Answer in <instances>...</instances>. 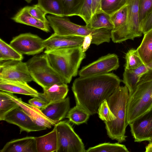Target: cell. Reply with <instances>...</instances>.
Segmentation results:
<instances>
[{
  "label": "cell",
  "mask_w": 152,
  "mask_h": 152,
  "mask_svg": "<svg viewBox=\"0 0 152 152\" xmlns=\"http://www.w3.org/2000/svg\"><path fill=\"white\" fill-rule=\"evenodd\" d=\"M121 81L118 76L111 73L76 78L72 87L76 105L90 115L96 114L100 104L107 100Z\"/></svg>",
  "instance_id": "1"
},
{
  "label": "cell",
  "mask_w": 152,
  "mask_h": 152,
  "mask_svg": "<svg viewBox=\"0 0 152 152\" xmlns=\"http://www.w3.org/2000/svg\"><path fill=\"white\" fill-rule=\"evenodd\" d=\"M44 53L51 66L66 84L77 76L81 62L86 56L81 45L46 49Z\"/></svg>",
  "instance_id": "2"
},
{
  "label": "cell",
  "mask_w": 152,
  "mask_h": 152,
  "mask_svg": "<svg viewBox=\"0 0 152 152\" xmlns=\"http://www.w3.org/2000/svg\"><path fill=\"white\" fill-rule=\"evenodd\" d=\"M129 97L127 87L120 86L107 100L109 107L115 119L110 122L104 121L107 134L112 140L121 143L126 140V108Z\"/></svg>",
  "instance_id": "3"
},
{
  "label": "cell",
  "mask_w": 152,
  "mask_h": 152,
  "mask_svg": "<svg viewBox=\"0 0 152 152\" xmlns=\"http://www.w3.org/2000/svg\"><path fill=\"white\" fill-rule=\"evenodd\" d=\"M49 25L54 33L60 36H77L84 37L92 36V44L97 45L109 42L111 39V30L106 28L93 29L86 25L81 26L71 21L66 16L54 15L46 16Z\"/></svg>",
  "instance_id": "4"
},
{
  "label": "cell",
  "mask_w": 152,
  "mask_h": 152,
  "mask_svg": "<svg viewBox=\"0 0 152 152\" xmlns=\"http://www.w3.org/2000/svg\"><path fill=\"white\" fill-rule=\"evenodd\" d=\"M33 80L45 89L55 84L65 83L50 65L45 54L33 56L26 62Z\"/></svg>",
  "instance_id": "5"
},
{
  "label": "cell",
  "mask_w": 152,
  "mask_h": 152,
  "mask_svg": "<svg viewBox=\"0 0 152 152\" xmlns=\"http://www.w3.org/2000/svg\"><path fill=\"white\" fill-rule=\"evenodd\" d=\"M152 105V81L137 86L127 103V125L150 110Z\"/></svg>",
  "instance_id": "6"
},
{
  "label": "cell",
  "mask_w": 152,
  "mask_h": 152,
  "mask_svg": "<svg viewBox=\"0 0 152 152\" xmlns=\"http://www.w3.org/2000/svg\"><path fill=\"white\" fill-rule=\"evenodd\" d=\"M129 12L126 23L115 31H111V39L120 43L142 36L139 15V0H128Z\"/></svg>",
  "instance_id": "7"
},
{
  "label": "cell",
  "mask_w": 152,
  "mask_h": 152,
  "mask_svg": "<svg viewBox=\"0 0 152 152\" xmlns=\"http://www.w3.org/2000/svg\"><path fill=\"white\" fill-rule=\"evenodd\" d=\"M54 126L57 136L56 152H86L82 140L74 131L69 122L61 121Z\"/></svg>",
  "instance_id": "8"
},
{
  "label": "cell",
  "mask_w": 152,
  "mask_h": 152,
  "mask_svg": "<svg viewBox=\"0 0 152 152\" xmlns=\"http://www.w3.org/2000/svg\"><path fill=\"white\" fill-rule=\"evenodd\" d=\"M0 79L27 83L33 81L26 62L18 60L0 61Z\"/></svg>",
  "instance_id": "9"
},
{
  "label": "cell",
  "mask_w": 152,
  "mask_h": 152,
  "mask_svg": "<svg viewBox=\"0 0 152 152\" xmlns=\"http://www.w3.org/2000/svg\"><path fill=\"white\" fill-rule=\"evenodd\" d=\"M44 40L37 35L25 33L13 37L10 45L22 55H34L42 52L45 49Z\"/></svg>",
  "instance_id": "10"
},
{
  "label": "cell",
  "mask_w": 152,
  "mask_h": 152,
  "mask_svg": "<svg viewBox=\"0 0 152 152\" xmlns=\"http://www.w3.org/2000/svg\"><path fill=\"white\" fill-rule=\"evenodd\" d=\"M119 66V59L115 54H108L83 67L79 71L80 77H87L109 73Z\"/></svg>",
  "instance_id": "11"
},
{
  "label": "cell",
  "mask_w": 152,
  "mask_h": 152,
  "mask_svg": "<svg viewBox=\"0 0 152 152\" xmlns=\"http://www.w3.org/2000/svg\"><path fill=\"white\" fill-rule=\"evenodd\" d=\"M134 141H150L152 139V109L149 110L129 124Z\"/></svg>",
  "instance_id": "12"
},
{
  "label": "cell",
  "mask_w": 152,
  "mask_h": 152,
  "mask_svg": "<svg viewBox=\"0 0 152 152\" xmlns=\"http://www.w3.org/2000/svg\"><path fill=\"white\" fill-rule=\"evenodd\" d=\"M4 121L18 126L20 128V133L23 132L28 133L38 131L47 128L38 125L19 106L8 113L5 116Z\"/></svg>",
  "instance_id": "13"
},
{
  "label": "cell",
  "mask_w": 152,
  "mask_h": 152,
  "mask_svg": "<svg viewBox=\"0 0 152 152\" xmlns=\"http://www.w3.org/2000/svg\"><path fill=\"white\" fill-rule=\"evenodd\" d=\"M4 93L15 102L38 125L50 129L57 123L46 116L41 110L23 102L12 93L3 91Z\"/></svg>",
  "instance_id": "14"
},
{
  "label": "cell",
  "mask_w": 152,
  "mask_h": 152,
  "mask_svg": "<svg viewBox=\"0 0 152 152\" xmlns=\"http://www.w3.org/2000/svg\"><path fill=\"white\" fill-rule=\"evenodd\" d=\"M84 37L77 36H60L54 33L44 39L43 44L46 50L81 45Z\"/></svg>",
  "instance_id": "15"
},
{
  "label": "cell",
  "mask_w": 152,
  "mask_h": 152,
  "mask_svg": "<svg viewBox=\"0 0 152 152\" xmlns=\"http://www.w3.org/2000/svg\"><path fill=\"white\" fill-rule=\"evenodd\" d=\"M70 105L68 97L61 101L48 104L40 110L46 116L57 124L66 118Z\"/></svg>",
  "instance_id": "16"
},
{
  "label": "cell",
  "mask_w": 152,
  "mask_h": 152,
  "mask_svg": "<svg viewBox=\"0 0 152 152\" xmlns=\"http://www.w3.org/2000/svg\"><path fill=\"white\" fill-rule=\"evenodd\" d=\"M0 152H37L35 137L12 140L4 145Z\"/></svg>",
  "instance_id": "17"
},
{
  "label": "cell",
  "mask_w": 152,
  "mask_h": 152,
  "mask_svg": "<svg viewBox=\"0 0 152 152\" xmlns=\"http://www.w3.org/2000/svg\"><path fill=\"white\" fill-rule=\"evenodd\" d=\"M0 90L11 93L37 97L39 93L27 83L0 79Z\"/></svg>",
  "instance_id": "18"
},
{
  "label": "cell",
  "mask_w": 152,
  "mask_h": 152,
  "mask_svg": "<svg viewBox=\"0 0 152 152\" xmlns=\"http://www.w3.org/2000/svg\"><path fill=\"white\" fill-rule=\"evenodd\" d=\"M43 93H39L37 97L43 100L48 104L64 99L69 89L66 84H55L45 89Z\"/></svg>",
  "instance_id": "19"
},
{
  "label": "cell",
  "mask_w": 152,
  "mask_h": 152,
  "mask_svg": "<svg viewBox=\"0 0 152 152\" xmlns=\"http://www.w3.org/2000/svg\"><path fill=\"white\" fill-rule=\"evenodd\" d=\"M11 19L16 23L33 26L46 32L50 31L49 23L42 22L30 15L25 7L20 9Z\"/></svg>",
  "instance_id": "20"
},
{
  "label": "cell",
  "mask_w": 152,
  "mask_h": 152,
  "mask_svg": "<svg viewBox=\"0 0 152 152\" xmlns=\"http://www.w3.org/2000/svg\"><path fill=\"white\" fill-rule=\"evenodd\" d=\"M148 70V66L144 64L136 69H124L122 81L127 87L129 96L134 90L141 76Z\"/></svg>",
  "instance_id": "21"
},
{
  "label": "cell",
  "mask_w": 152,
  "mask_h": 152,
  "mask_svg": "<svg viewBox=\"0 0 152 152\" xmlns=\"http://www.w3.org/2000/svg\"><path fill=\"white\" fill-rule=\"evenodd\" d=\"M37 152H56L57 140L55 127L49 133L35 137Z\"/></svg>",
  "instance_id": "22"
},
{
  "label": "cell",
  "mask_w": 152,
  "mask_h": 152,
  "mask_svg": "<svg viewBox=\"0 0 152 152\" xmlns=\"http://www.w3.org/2000/svg\"><path fill=\"white\" fill-rule=\"evenodd\" d=\"M137 50L145 65H147L152 61V29L144 34Z\"/></svg>",
  "instance_id": "23"
},
{
  "label": "cell",
  "mask_w": 152,
  "mask_h": 152,
  "mask_svg": "<svg viewBox=\"0 0 152 152\" xmlns=\"http://www.w3.org/2000/svg\"><path fill=\"white\" fill-rule=\"evenodd\" d=\"M86 25L93 29L106 28L112 30L114 28L110 16L102 11L93 15L89 23Z\"/></svg>",
  "instance_id": "24"
},
{
  "label": "cell",
  "mask_w": 152,
  "mask_h": 152,
  "mask_svg": "<svg viewBox=\"0 0 152 152\" xmlns=\"http://www.w3.org/2000/svg\"><path fill=\"white\" fill-rule=\"evenodd\" d=\"M90 115L86 110L76 105L69 109L66 118L69 119V122L79 125L86 123Z\"/></svg>",
  "instance_id": "25"
},
{
  "label": "cell",
  "mask_w": 152,
  "mask_h": 152,
  "mask_svg": "<svg viewBox=\"0 0 152 152\" xmlns=\"http://www.w3.org/2000/svg\"><path fill=\"white\" fill-rule=\"evenodd\" d=\"M23 58V55L0 39V61L9 60L22 61Z\"/></svg>",
  "instance_id": "26"
},
{
  "label": "cell",
  "mask_w": 152,
  "mask_h": 152,
  "mask_svg": "<svg viewBox=\"0 0 152 152\" xmlns=\"http://www.w3.org/2000/svg\"><path fill=\"white\" fill-rule=\"evenodd\" d=\"M64 16H78L84 0H60Z\"/></svg>",
  "instance_id": "27"
},
{
  "label": "cell",
  "mask_w": 152,
  "mask_h": 152,
  "mask_svg": "<svg viewBox=\"0 0 152 152\" xmlns=\"http://www.w3.org/2000/svg\"><path fill=\"white\" fill-rule=\"evenodd\" d=\"M129 152L126 146L119 143H104L88 148L86 152Z\"/></svg>",
  "instance_id": "28"
},
{
  "label": "cell",
  "mask_w": 152,
  "mask_h": 152,
  "mask_svg": "<svg viewBox=\"0 0 152 152\" xmlns=\"http://www.w3.org/2000/svg\"><path fill=\"white\" fill-rule=\"evenodd\" d=\"M38 4L47 14L64 16L60 0H38Z\"/></svg>",
  "instance_id": "29"
},
{
  "label": "cell",
  "mask_w": 152,
  "mask_h": 152,
  "mask_svg": "<svg viewBox=\"0 0 152 152\" xmlns=\"http://www.w3.org/2000/svg\"><path fill=\"white\" fill-rule=\"evenodd\" d=\"M19 106L14 101L5 94L3 91L0 92V120L4 121L6 115Z\"/></svg>",
  "instance_id": "30"
},
{
  "label": "cell",
  "mask_w": 152,
  "mask_h": 152,
  "mask_svg": "<svg viewBox=\"0 0 152 152\" xmlns=\"http://www.w3.org/2000/svg\"><path fill=\"white\" fill-rule=\"evenodd\" d=\"M128 12L129 6L127 3L125 6L110 16L114 26V28L112 31L118 29L126 23L128 18Z\"/></svg>",
  "instance_id": "31"
},
{
  "label": "cell",
  "mask_w": 152,
  "mask_h": 152,
  "mask_svg": "<svg viewBox=\"0 0 152 152\" xmlns=\"http://www.w3.org/2000/svg\"><path fill=\"white\" fill-rule=\"evenodd\" d=\"M128 0H101L102 11L109 15H111L127 3Z\"/></svg>",
  "instance_id": "32"
},
{
  "label": "cell",
  "mask_w": 152,
  "mask_h": 152,
  "mask_svg": "<svg viewBox=\"0 0 152 152\" xmlns=\"http://www.w3.org/2000/svg\"><path fill=\"white\" fill-rule=\"evenodd\" d=\"M125 58L124 69H136L144 64L137 49L132 48L129 50L126 54Z\"/></svg>",
  "instance_id": "33"
},
{
  "label": "cell",
  "mask_w": 152,
  "mask_h": 152,
  "mask_svg": "<svg viewBox=\"0 0 152 152\" xmlns=\"http://www.w3.org/2000/svg\"><path fill=\"white\" fill-rule=\"evenodd\" d=\"M97 113L99 117L104 121L110 122L115 119V117L108 105L107 100H104L100 104Z\"/></svg>",
  "instance_id": "34"
},
{
  "label": "cell",
  "mask_w": 152,
  "mask_h": 152,
  "mask_svg": "<svg viewBox=\"0 0 152 152\" xmlns=\"http://www.w3.org/2000/svg\"><path fill=\"white\" fill-rule=\"evenodd\" d=\"M152 11V0H139V15L141 27L145 18Z\"/></svg>",
  "instance_id": "35"
},
{
  "label": "cell",
  "mask_w": 152,
  "mask_h": 152,
  "mask_svg": "<svg viewBox=\"0 0 152 152\" xmlns=\"http://www.w3.org/2000/svg\"><path fill=\"white\" fill-rule=\"evenodd\" d=\"M25 7L28 12L32 16L42 22L49 23L46 17L47 13L38 4Z\"/></svg>",
  "instance_id": "36"
},
{
  "label": "cell",
  "mask_w": 152,
  "mask_h": 152,
  "mask_svg": "<svg viewBox=\"0 0 152 152\" xmlns=\"http://www.w3.org/2000/svg\"><path fill=\"white\" fill-rule=\"evenodd\" d=\"M92 0H84L78 16L85 21L86 25L90 22L92 16Z\"/></svg>",
  "instance_id": "37"
},
{
  "label": "cell",
  "mask_w": 152,
  "mask_h": 152,
  "mask_svg": "<svg viewBox=\"0 0 152 152\" xmlns=\"http://www.w3.org/2000/svg\"><path fill=\"white\" fill-rule=\"evenodd\" d=\"M141 29L144 34L152 29V11L147 15L143 23Z\"/></svg>",
  "instance_id": "38"
},
{
  "label": "cell",
  "mask_w": 152,
  "mask_h": 152,
  "mask_svg": "<svg viewBox=\"0 0 152 152\" xmlns=\"http://www.w3.org/2000/svg\"><path fill=\"white\" fill-rule=\"evenodd\" d=\"M147 66L148 70L141 76L137 86L144 83L152 81V61Z\"/></svg>",
  "instance_id": "39"
},
{
  "label": "cell",
  "mask_w": 152,
  "mask_h": 152,
  "mask_svg": "<svg viewBox=\"0 0 152 152\" xmlns=\"http://www.w3.org/2000/svg\"><path fill=\"white\" fill-rule=\"evenodd\" d=\"M28 102L29 104L40 110L48 104V103L44 100L36 97L29 99Z\"/></svg>",
  "instance_id": "40"
},
{
  "label": "cell",
  "mask_w": 152,
  "mask_h": 152,
  "mask_svg": "<svg viewBox=\"0 0 152 152\" xmlns=\"http://www.w3.org/2000/svg\"><path fill=\"white\" fill-rule=\"evenodd\" d=\"M93 39L92 36L91 34H89L85 36L84 37V40L81 45L82 50L84 52L88 49L91 44L92 43Z\"/></svg>",
  "instance_id": "41"
},
{
  "label": "cell",
  "mask_w": 152,
  "mask_h": 152,
  "mask_svg": "<svg viewBox=\"0 0 152 152\" xmlns=\"http://www.w3.org/2000/svg\"><path fill=\"white\" fill-rule=\"evenodd\" d=\"M101 1V0H92V16L96 13L102 11Z\"/></svg>",
  "instance_id": "42"
},
{
  "label": "cell",
  "mask_w": 152,
  "mask_h": 152,
  "mask_svg": "<svg viewBox=\"0 0 152 152\" xmlns=\"http://www.w3.org/2000/svg\"><path fill=\"white\" fill-rule=\"evenodd\" d=\"M146 152H152V142H150L145 147Z\"/></svg>",
  "instance_id": "43"
},
{
  "label": "cell",
  "mask_w": 152,
  "mask_h": 152,
  "mask_svg": "<svg viewBox=\"0 0 152 152\" xmlns=\"http://www.w3.org/2000/svg\"><path fill=\"white\" fill-rule=\"evenodd\" d=\"M28 3H30L31 1H32V0H25Z\"/></svg>",
  "instance_id": "44"
},
{
  "label": "cell",
  "mask_w": 152,
  "mask_h": 152,
  "mask_svg": "<svg viewBox=\"0 0 152 152\" xmlns=\"http://www.w3.org/2000/svg\"><path fill=\"white\" fill-rule=\"evenodd\" d=\"M149 142H152V139Z\"/></svg>",
  "instance_id": "45"
},
{
  "label": "cell",
  "mask_w": 152,
  "mask_h": 152,
  "mask_svg": "<svg viewBox=\"0 0 152 152\" xmlns=\"http://www.w3.org/2000/svg\"><path fill=\"white\" fill-rule=\"evenodd\" d=\"M151 109H152V105L151 106V108L150 110H151Z\"/></svg>",
  "instance_id": "46"
}]
</instances>
